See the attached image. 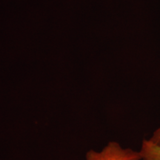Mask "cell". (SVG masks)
I'll list each match as a JSON object with an SVG mask.
<instances>
[{"label": "cell", "mask_w": 160, "mask_h": 160, "mask_svg": "<svg viewBox=\"0 0 160 160\" xmlns=\"http://www.w3.org/2000/svg\"><path fill=\"white\" fill-rule=\"evenodd\" d=\"M85 160H142L139 151L122 147L117 142H109L101 151L90 150Z\"/></svg>", "instance_id": "obj_1"}, {"label": "cell", "mask_w": 160, "mask_h": 160, "mask_svg": "<svg viewBox=\"0 0 160 160\" xmlns=\"http://www.w3.org/2000/svg\"><path fill=\"white\" fill-rule=\"evenodd\" d=\"M149 140L151 141L152 142L160 145V126L153 132Z\"/></svg>", "instance_id": "obj_3"}, {"label": "cell", "mask_w": 160, "mask_h": 160, "mask_svg": "<svg viewBox=\"0 0 160 160\" xmlns=\"http://www.w3.org/2000/svg\"><path fill=\"white\" fill-rule=\"evenodd\" d=\"M142 160H160V145L144 139L139 150Z\"/></svg>", "instance_id": "obj_2"}]
</instances>
